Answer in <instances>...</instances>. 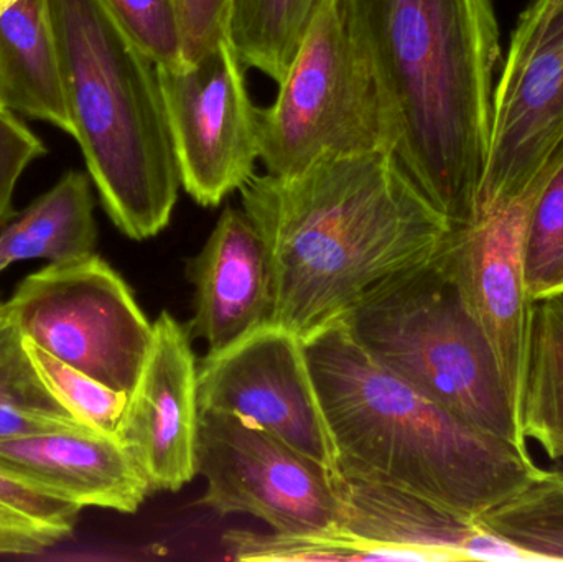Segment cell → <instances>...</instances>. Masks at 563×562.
Returning a JSON list of instances; mask_svg holds the SVG:
<instances>
[{
	"label": "cell",
	"instance_id": "cell-21",
	"mask_svg": "<svg viewBox=\"0 0 563 562\" xmlns=\"http://www.w3.org/2000/svg\"><path fill=\"white\" fill-rule=\"evenodd\" d=\"M78 426L40 379L22 333L7 317L0 326V441Z\"/></svg>",
	"mask_w": 563,
	"mask_h": 562
},
{
	"label": "cell",
	"instance_id": "cell-11",
	"mask_svg": "<svg viewBox=\"0 0 563 562\" xmlns=\"http://www.w3.org/2000/svg\"><path fill=\"white\" fill-rule=\"evenodd\" d=\"M200 411L247 419L318 464L338 471V451L300 335L269 322L198 366Z\"/></svg>",
	"mask_w": 563,
	"mask_h": 562
},
{
	"label": "cell",
	"instance_id": "cell-19",
	"mask_svg": "<svg viewBox=\"0 0 563 562\" xmlns=\"http://www.w3.org/2000/svg\"><path fill=\"white\" fill-rule=\"evenodd\" d=\"M519 432L563 464V309L554 297L532 302Z\"/></svg>",
	"mask_w": 563,
	"mask_h": 562
},
{
	"label": "cell",
	"instance_id": "cell-13",
	"mask_svg": "<svg viewBox=\"0 0 563 562\" xmlns=\"http://www.w3.org/2000/svg\"><path fill=\"white\" fill-rule=\"evenodd\" d=\"M198 426V366L190 335L162 312L118 431L151 491L178 492L194 481Z\"/></svg>",
	"mask_w": 563,
	"mask_h": 562
},
{
	"label": "cell",
	"instance_id": "cell-27",
	"mask_svg": "<svg viewBox=\"0 0 563 562\" xmlns=\"http://www.w3.org/2000/svg\"><path fill=\"white\" fill-rule=\"evenodd\" d=\"M563 246V157L539 195L526 243L528 286Z\"/></svg>",
	"mask_w": 563,
	"mask_h": 562
},
{
	"label": "cell",
	"instance_id": "cell-26",
	"mask_svg": "<svg viewBox=\"0 0 563 562\" xmlns=\"http://www.w3.org/2000/svg\"><path fill=\"white\" fill-rule=\"evenodd\" d=\"M45 154L42 139L15 112L0 106V230L16 214L13 197L20 177Z\"/></svg>",
	"mask_w": 563,
	"mask_h": 562
},
{
	"label": "cell",
	"instance_id": "cell-7",
	"mask_svg": "<svg viewBox=\"0 0 563 562\" xmlns=\"http://www.w3.org/2000/svg\"><path fill=\"white\" fill-rule=\"evenodd\" d=\"M5 309L23 339L131 395L151 349L154 323L104 260L89 254L49 263L19 284Z\"/></svg>",
	"mask_w": 563,
	"mask_h": 562
},
{
	"label": "cell",
	"instance_id": "cell-4",
	"mask_svg": "<svg viewBox=\"0 0 563 562\" xmlns=\"http://www.w3.org/2000/svg\"><path fill=\"white\" fill-rule=\"evenodd\" d=\"M71 135L121 233L148 240L170 223L180 172L157 65L104 0H48Z\"/></svg>",
	"mask_w": 563,
	"mask_h": 562
},
{
	"label": "cell",
	"instance_id": "cell-1",
	"mask_svg": "<svg viewBox=\"0 0 563 562\" xmlns=\"http://www.w3.org/2000/svg\"><path fill=\"white\" fill-rule=\"evenodd\" d=\"M240 191L273 267L271 320L301 339L439 260L455 231L386 148L327 155L294 177L254 174Z\"/></svg>",
	"mask_w": 563,
	"mask_h": 562
},
{
	"label": "cell",
	"instance_id": "cell-9",
	"mask_svg": "<svg viewBox=\"0 0 563 562\" xmlns=\"http://www.w3.org/2000/svg\"><path fill=\"white\" fill-rule=\"evenodd\" d=\"M197 469L208 484L200 504L217 514L253 515L279 533L340 527L336 471L247 419L200 411Z\"/></svg>",
	"mask_w": 563,
	"mask_h": 562
},
{
	"label": "cell",
	"instance_id": "cell-29",
	"mask_svg": "<svg viewBox=\"0 0 563 562\" xmlns=\"http://www.w3.org/2000/svg\"><path fill=\"white\" fill-rule=\"evenodd\" d=\"M528 289L532 300L548 299L563 293V246L539 271L538 276L529 283Z\"/></svg>",
	"mask_w": 563,
	"mask_h": 562
},
{
	"label": "cell",
	"instance_id": "cell-24",
	"mask_svg": "<svg viewBox=\"0 0 563 562\" xmlns=\"http://www.w3.org/2000/svg\"><path fill=\"white\" fill-rule=\"evenodd\" d=\"M23 343L40 379L56 401L82 426L118 438L129 395L102 385L30 340L23 339Z\"/></svg>",
	"mask_w": 563,
	"mask_h": 562
},
{
	"label": "cell",
	"instance_id": "cell-2",
	"mask_svg": "<svg viewBox=\"0 0 563 562\" xmlns=\"http://www.w3.org/2000/svg\"><path fill=\"white\" fill-rule=\"evenodd\" d=\"M376 86L389 151L463 228L478 211L501 35L495 0H341Z\"/></svg>",
	"mask_w": 563,
	"mask_h": 562
},
{
	"label": "cell",
	"instance_id": "cell-16",
	"mask_svg": "<svg viewBox=\"0 0 563 562\" xmlns=\"http://www.w3.org/2000/svg\"><path fill=\"white\" fill-rule=\"evenodd\" d=\"M195 286L190 329L220 352L269 322L273 267L266 243L244 210L228 207L201 253L188 266Z\"/></svg>",
	"mask_w": 563,
	"mask_h": 562
},
{
	"label": "cell",
	"instance_id": "cell-23",
	"mask_svg": "<svg viewBox=\"0 0 563 562\" xmlns=\"http://www.w3.org/2000/svg\"><path fill=\"white\" fill-rule=\"evenodd\" d=\"M81 510L0 471V557L40 554L62 543Z\"/></svg>",
	"mask_w": 563,
	"mask_h": 562
},
{
	"label": "cell",
	"instance_id": "cell-28",
	"mask_svg": "<svg viewBox=\"0 0 563 562\" xmlns=\"http://www.w3.org/2000/svg\"><path fill=\"white\" fill-rule=\"evenodd\" d=\"M185 32V58H200L228 36L233 0H178Z\"/></svg>",
	"mask_w": 563,
	"mask_h": 562
},
{
	"label": "cell",
	"instance_id": "cell-18",
	"mask_svg": "<svg viewBox=\"0 0 563 562\" xmlns=\"http://www.w3.org/2000/svg\"><path fill=\"white\" fill-rule=\"evenodd\" d=\"M96 241L91 178L71 170L0 230V267L5 271L19 261L79 260L95 254Z\"/></svg>",
	"mask_w": 563,
	"mask_h": 562
},
{
	"label": "cell",
	"instance_id": "cell-15",
	"mask_svg": "<svg viewBox=\"0 0 563 562\" xmlns=\"http://www.w3.org/2000/svg\"><path fill=\"white\" fill-rule=\"evenodd\" d=\"M0 471L78 507L135 514L151 492L115 436L88 426L0 441Z\"/></svg>",
	"mask_w": 563,
	"mask_h": 562
},
{
	"label": "cell",
	"instance_id": "cell-3",
	"mask_svg": "<svg viewBox=\"0 0 563 562\" xmlns=\"http://www.w3.org/2000/svg\"><path fill=\"white\" fill-rule=\"evenodd\" d=\"M338 472L476 518L541 474L528 449L485 434L367 355L336 320L303 339Z\"/></svg>",
	"mask_w": 563,
	"mask_h": 562
},
{
	"label": "cell",
	"instance_id": "cell-14",
	"mask_svg": "<svg viewBox=\"0 0 563 562\" xmlns=\"http://www.w3.org/2000/svg\"><path fill=\"white\" fill-rule=\"evenodd\" d=\"M340 531L363 561H531L528 554L426 498L334 474Z\"/></svg>",
	"mask_w": 563,
	"mask_h": 562
},
{
	"label": "cell",
	"instance_id": "cell-8",
	"mask_svg": "<svg viewBox=\"0 0 563 562\" xmlns=\"http://www.w3.org/2000/svg\"><path fill=\"white\" fill-rule=\"evenodd\" d=\"M563 155V0H531L516 23L493 101L478 211L529 194Z\"/></svg>",
	"mask_w": 563,
	"mask_h": 562
},
{
	"label": "cell",
	"instance_id": "cell-6",
	"mask_svg": "<svg viewBox=\"0 0 563 562\" xmlns=\"http://www.w3.org/2000/svg\"><path fill=\"white\" fill-rule=\"evenodd\" d=\"M257 119L260 158L274 177H294L327 155L389 151L376 86L341 0H324L276 101L257 108Z\"/></svg>",
	"mask_w": 563,
	"mask_h": 562
},
{
	"label": "cell",
	"instance_id": "cell-5",
	"mask_svg": "<svg viewBox=\"0 0 563 562\" xmlns=\"http://www.w3.org/2000/svg\"><path fill=\"white\" fill-rule=\"evenodd\" d=\"M340 322L380 366L485 434L528 449L492 349L470 316L445 254L397 274Z\"/></svg>",
	"mask_w": 563,
	"mask_h": 562
},
{
	"label": "cell",
	"instance_id": "cell-22",
	"mask_svg": "<svg viewBox=\"0 0 563 562\" xmlns=\"http://www.w3.org/2000/svg\"><path fill=\"white\" fill-rule=\"evenodd\" d=\"M476 521L531 561H563V464Z\"/></svg>",
	"mask_w": 563,
	"mask_h": 562
},
{
	"label": "cell",
	"instance_id": "cell-20",
	"mask_svg": "<svg viewBox=\"0 0 563 562\" xmlns=\"http://www.w3.org/2000/svg\"><path fill=\"white\" fill-rule=\"evenodd\" d=\"M324 0H233L228 36L246 68L277 85L287 75Z\"/></svg>",
	"mask_w": 563,
	"mask_h": 562
},
{
	"label": "cell",
	"instance_id": "cell-25",
	"mask_svg": "<svg viewBox=\"0 0 563 562\" xmlns=\"http://www.w3.org/2000/svg\"><path fill=\"white\" fill-rule=\"evenodd\" d=\"M122 29L158 68H181L185 32L178 0H104Z\"/></svg>",
	"mask_w": 563,
	"mask_h": 562
},
{
	"label": "cell",
	"instance_id": "cell-10",
	"mask_svg": "<svg viewBox=\"0 0 563 562\" xmlns=\"http://www.w3.org/2000/svg\"><path fill=\"white\" fill-rule=\"evenodd\" d=\"M230 36L181 68H158L181 187L201 207L241 190L260 158V119Z\"/></svg>",
	"mask_w": 563,
	"mask_h": 562
},
{
	"label": "cell",
	"instance_id": "cell-17",
	"mask_svg": "<svg viewBox=\"0 0 563 562\" xmlns=\"http://www.w3.org/2000/svg\"><path fill=\"white\" fill-rule=\"evenodd\" d=\"M0 106L71 135L48 0H0Z\"/></svg>",
	"mask_w": 563,
	"mask_h": 562
},
{
	"label": "cell",
	"instance_id": "cell-12",
	"mask_svg": "<svg viewBox=\"0 0 563 562\" xmlns=\"http://www.w3.org/2000/svg\"><path fill=\"white\" fill-rule=\"evenodd\" d=\"M549 178L529 194L483 211L472 223L456 228L449 246L450 273L466 310L492 349L516 422L534 302L526 277V243L532 211Z\"/></svg>",
	"mask_w": 563,
	"mask_h": 562
},
{
	"label": "cell",
	"instance_id": "cell-31",
	"mask_svg": "<svg viewBox=\"0 0 563 562\" xmlns=\"http://www.w3.org/2000/svg\"><path fill=\"white\" fill-rule=\"evenodd\" d=\"M554 299L558 300L559 306H561L563 309V293L558 294V296H554Z\"/></svg>",
	"mask_w": 563,
	"mask_h": 562
},
{
	"label": "cell",
	"instance_id": "cell-32",
	"mask_svg": "<svg viewBox=\"0 0 563 562\" xmlns=\"http://www.w3.org/2000/svg\"><path fill=\"white\" fill-rule=\"evenodd\" d=\"M2 273H3V269H2V267H0V274H2Z\"/></svg>",
	"mask_w": 563,
	"mask_h": 562
},
{
	"label": "cell",
	"instance_id": "cell-30",
	"mask_svg": "<svg viewBox=\"0 0 563 562\" xmlns=\"http://www.w3.org/2000/svg\"><path fill=\"white\" fill-rule=\"evenodd\" d=\"M7 320L5 302H0V326Z\"/></svg>",
	"mask_w": 563,
	"mask_h": 562
}]
</instances>
